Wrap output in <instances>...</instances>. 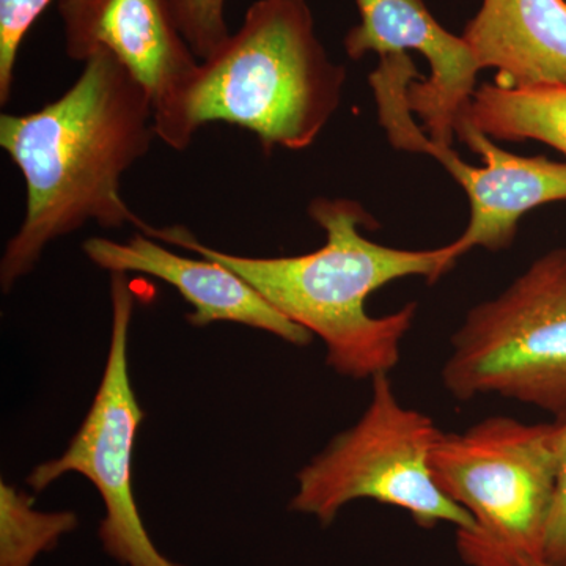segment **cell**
I'll use <instances>...</instances> for the list:
<instances>
[{
    "mask_svg": "<svg viewBox=\"0 0 566 566\" xmlns=\"http://www.w3.org/2000/svg\"><path fill=\"white\" fill-rule=\"evenodd\" d=\"M158 137L151 98L109 52H96L76 82L40 111L0 115V145L21 170L25 216L0 262L10 292L44 249L93 221L122 229L137 218L122 197V178Z\"/></svg>",
    "mask_w": 566,
    "mask_h": 566,
    "instance_id": "1",
    "label": "cell"
},
{
    "mask_svg": "<svg viewBox=\"0 0 566 566\" xmlns=\"http://www.w3.org/2000/svg\"><path fill=\"white\" fill-rule=\"evenodd\" d=\"M307 211L326 233V244L303 255H233L200 243L181 226L156 229L145 222L140 232L214 260L243 277L282 315L322 338L327 364L337 374L353 379L389 375L400 363L417 304H406L392 315L371 316L365 308L368 296L398 279L439 281L460 259L455 244L408 251L374 243L360 230H374L378 222L352 199L316 197Z\"/></svg>",
    "mask_w": 566,
    "mask_h": 566,
    "instance_id": "2",
    "label": "cell"
},
{
    "mask_svg": "<svg viewBox=\"0 0 566 566\" xmlns=\"http://www.w3.org/2000/svg\"><path fill=\"white\" fill-rule=\"evenodd\" d=\"M346 69L316 35L308 0H255L229 41L199 63L181 104L186 145L205 125L248 129L266 153L314 145L342 102Z\"/></svg>",
    "mask_w": 566,
    "mask_h": 566,
    "instance_id": "3",
    "label": "cell"
},
{
    "mask_svg": "<svg viewBox=\"0 0 566 566\" xmlns=\"http://www.w3.org/2000/svg\"><path fill=\"white\" fill-rule=\"evenodd\" d=\"M431 471L447 497L471 515L457 531L469 566H538L554 493L557 453L553 423L493 416L463 433H444L431 452Z\"/></svg>",
    "mask_w": 566,
    "mask_h": 566,
    "instance_id": "4",
    "label": "cell"
},
{
    "mask_svg": "<svg viewBox=\"0 0 566 566\" xmlns=\"http://www.w3.org/2000/svg\"><path fill=\"white\" fill-rule=\"evenodd\" d=\"M460 401L483 395L566 411V249L536 259L494 300L475 305L442 368Z\"/></svg>",
    "mask_w": 566,
    "mask_h": 566,
    "instance_id": "5",
    "label": "cell"
},
{
    "mask_svg": "<svg viewBox=\"0 0 566 566\" xmlns=\"http://www.w3.org/2000/svg\"><path fill=\"white\" fill-rule=\"evenodd\" d=\"M441 434L431 417L398 401L389 375L375 376L370 403L357 423L297 474L290 509L327 526L345 505L371 499L405 510L423 528L449 523L471 531V515L442 493L431 471Z\"/></svg>",
    "mask_w": 566,
    "mask_h": 566,
    "instance_id": "6",
    "label": "cell"
},
{
    "mask_svg": "<svg viewBox=\"0 0 566 566\" xmlns=\"http://www.w3.org/2000/svg\"><path fill=\"white\" fill-rule=\"evenodd\" d=\"M128 274L111 277L112 335L102 385L80 431L61 458L36 465L28 483L35 493L69 472L91 480L104 502L99 524L104 551L122 566H185L159 553L133 490V452L145 412L134 394L128 371V333L134 294Z\"/></svg>",
    "mask_w": 566,
    "mask_h": 566,
    "instance_id": "7",
    "label": "cell"
},
{
    "mask_svg": "<svg viewBox=\"0 0 566 566\" xmlns=\"http://www.w3.org/2000/svg\"><path fill=\"white\" fill-rule=\"evenodd\" d=\"M59 13L71 61L114 55L150 96L158 139L185 151L181 104L200 61L178 28L172 0H59Z\"/></svg>",
    "mask_w": 566,
    "mask_h": 566,
    "instance_id": "8",
    "label": "cell"
},
{
    "mask_svg": "<svg viewBox=\"0 0 566 566\" xmlns=\"http://www.w3.org/2000/svg\"><path fill=\"white\" fill-rule=\"evenodd\" d=\"M386 133L398 150L430 155L464 189L471 218L453 241L460 259L474 248L506 251L515 241L524 214L542 205L566 202V163L502 150L469 122H458L455 134L469 150L482 156V167L469 166L452 147L433 144L411 114L390 123Z\"/></svg>",
    "mask_w": 566,
    "mask_h": 566,
    "instance_id": "9",
    "label": "cell"
},
{
    "mask_svg": "<svg viewBox=\"0 0 566 566\" xmlns=\"http://www.w3.org/2000/svg\"><path fill=\"white\" fill-rule=\"evenodd\" d=\"M359 22L346 32L344 48L352 61L417 51L430 65V76L408 87L409 109L422 122L433 144L452 147L457 123L468 111L480 73L474 54L461 35L447 31L423 0H354Z\"/></svg>",
    "mask_w": 566,
    "mask_h": 566,
    "instance_id": "10",
    "label": "cell"
},
{
    "mask_svg": "<svg viewBox=\"0 0 566 566\" xmlns=\"http://www.w3.org/2000/svg\"><path fill=\"white\" fill-rule=\"evenodd\" d=\"M87 259L111 274L153 275L172 285L193 311L188 322L205 327L216 322L245 324L296 346L312 344L314 334L282 315L243 277L214 260H193L167 251L142 232L126 243L91 238L82 244Z\"/></svg>",
    "mask_w": 566,
    "mask_h": 566,
    "instance_id": "11",
    "label": "cell"
},
{
    "mask_svg": "<svg viewBox=\"0 0 566 566\" xmlns=\"http://www.w3.org/2000/svg\"><path fill=\"white\" fill-rule=\"evenodd\" d=\"M461 36L501 87L566 84V0H483Z\"/></svg>",
    "mask_w": 566,
    "mask_h": 566,
    "instance_id": "12",
    "label": "cell"
},
{
    "mask_svg": "<svg viewBox=\"0 0 566 566\" xmlns=\"http://www.w3.org/2000/svg\"><path fill=\"white\" fill-rule=\"evenodd\" d=\"M460 120L493 140H536L566 155V84L532 88L482 84Z\"/></svg>",
    "mask_w": 566,
    "mask_h": 566,
    "instance_id": "13",
    "label": "cell"
},
{
    "mask_svg": "<svg viewBox=\"0 0 566 566\" xmlns=\"http://www.w3.org/2000/svg\"><path fill=\"white\" fill-rule=\"evenodd\" d=\"M76 527V513L39 512L31 495L0 483V566H32Z\"/></svg>",
    "mask_w": 566,
    "mask_h": 566,
    "instance_id": "14",
    "label": "cell"
},
{
    "mask_svg": "<svg viewBox=\"0 0 566 566\" xmlns=\"http://www.w3.org/2000/svg\"><path fill=\"white\" fill-rule=\"evenodd\" d=\"M178 28L196 57L207 61L229 41L226 0H172Z\"/></svg>",
    "mask_w": 566,
    "mask_h": 566,
    "instance_id": "15",
    "label": "cell"
},
{
    "mask_svg": "<svg viewBox=\"0 0 566 566\" xmlns=\"http://www.w3.org/2000/svg\"><path fill=\"white\" fill-rule=\"evenodd\" d=\"M52 0H0V104L11 98L21 44Z\"/></svg>",
    "mask_w": 566,
    "mask_h": 566,
    "instance_id": "16",
    "label": "cell"
},
{
    "mask_svg": "<svg viewBox=\"0 0 566 566\" xmlns=\"http://www.w3.org/2000/svg\"><path fill=\"white\" fill-rule=\"evenodd\" d=\"M551 423L557 453V479L547 524L545 562L551 565H566V411L556 416Z\"/></svg>",
    "mask_w": 566,
    "mask_h": 566,
    "instance_id": "17",
    "label": "cell"
},
{
    "mask_svg": "<svg viewBox=\"0 0 566 566\" xmlns=\"http://www.w3.org/2000/svg\"><path fill=\"white\" fill-rule=\"evenodd\" d=\"M538 566H566V565H551V564H546V562H543V564L538 565Z\"/></svg>",
    "mask_w": 566,
    "mask_h": 566,
    "instance_id": "18",
    "label": "cell"
}]
</instances>
